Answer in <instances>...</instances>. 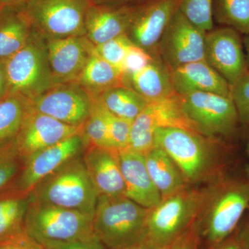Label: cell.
<instances>
[{
  "label": "cell",
  "mask_w": 249,
  "mask_h": 249,
  "mask_svg": "<svg viewBox=\"0 0 249 249\" xmlns=\"http://www.w3.org/2000/svg\"><path fill=\"white\" fill-rule=\"evenodd\" d=\"M155 142L171 157L189 186L211 184L236 161L230 144L191 129L157 127Z\"/></svg>",
  "instance_id": "cell-1"
},
{
  "label": "cell",
  "mask_w": 249,
  "mask_h": 249,
  "mask_svg": "<svg viewBox=\"0 0 249 249\" xmlns=\"http://www.w3.org/2000/svg\"><path fill=\"white\" fill-rule=\"evenodd\" d=\"M249 207V165L235 161L221 178L209 185L200 214L194 225L204 249L232 235Z\"/></svg>",
  "instance_id": "cell-2"
},
{
  "label": "cell",
  "mask_w": 249,
  "mask_h": 249,
  "mask_svg": "<svg viewBox=\"0 0 249 249\" xmlns=\"http://www.w3.org/2000/svg\"><path fill=\"white\" fill-rule=\"evenodd\" d=\"M209 185L187 186L150 209L145 240L170 248L193 229L204 206Z\"/></svg>",
  "instance_id": "cell-3"
},
{
  "label": "cell",
  "mask_w": 249,
  "mask_h": 249,
  "mask_svg": "<svg viewBox=\"0 0 249 249\" xmlns=\"http://www.w3.org/2000/svg\"><path fill=\"white\" fill-rule=\"evenodd\" d=\"M150 209L126 196H98L93 233L109 249H123L146 239Z\"/></svg>",
  "instance_id": "cell-4"
},
{
  "label": "cell",
  "mask_w": 249,
  "mask_h": 249,
  "mask_svg": "<svg viewBox=\"0 0 249 249\" xmlns=\"http://www.w3.org/2000/svg\"><path fill=\"white\" fill-rule=\"evenodd\" d=\"M29 196L31 201L75 210L92 217L98 197L83 155L69 160L42 179Z\"/></svg>",
  "instance_id": "cell-5"
},
{
  "label": "cell",
  "mask_w": 249,
  "mask_h": 249,
  "mask_svg": "<svg viewBox=\"0 0 249 249\" xmlns=\"http://www.w3.org/2000/svg\"><path fill=\"white\" fill-rule=\"evenodd\" d=\"M178 103L192 130L225 142L237 133L240 120L231 98L213 93L193 92L178 96Z\"/></svg>",
  "instance_id": "cell-6"
},
{
  "label": "cell",
  "mask_w": 249,
  "mask_h": 249,
  "mask_svg": "<svg viewBox=\"0 0 249 249\" xmlns=\"http://www.w3.org/2000/svg\"><path fill=\"white\" fill-rule=\"evenodd\" d=\"M9 92L32 101L55 86L47 40L34 30L24 47L4 62Z\"/></svg>",
  "instance_id": "cell-7"
},
{
  "label": "cell",
  "mask_w": 249,
  "mask_h": 249,
  "mask_svg": "<svg viewBox=\"0 0 249 249\" xmlns=\"http://www.w3.org/2000/svg\"><path fill=\"white\" fill-rule=\"evenodd\" d=\"M24 229L29 237L40 244L80 240L94 235L92 216L31 200L26 214Z\"/></svg>",
  "instance_id": "cell-8"
},
{
  "label": "cell",
  "mask_w": 249,
  "mask_h": 249,
  "mask_svg": "<svg viewBox=\"0 0 249 249\" xmlns=\"http://www.w3.org/2000/svg\"><path fill=\"white\" fill-rule=\"evenodd\" d=\"M90 0H27L23 9L45 40L85 36Z\"/></svg>",
  "instance_id": "cell-9"
},
{
  "label": "cell",
  "mask_w": 249,
  "mask_h": 249,
  "mask_svg": "<svg viewBox=\"0 0 249 249\" xmlns=\"http://www.w3.org/2000/svg\"><path fill=\"white\" fill-rule=\"evenodd\" d=\"M86 147L81 132L36 152L23 160L17 178L4 193L28 196L37 183L61 165L83 155Z\"/></svg>",
  "instance_id": "cell-10"
},
{
  "label": "cell",
  "mask_w": 249,
  "mask_h": 249,
  "mask_svg": "<svg viewBox=\"0 0 249 249\" xmlns=\"http://www.w3.org/2000/svg\"><path fill=\"white\" fill-rule=\"evenodd\" d=\"M206 32L177 10L165 28L157 47L160 58L170 70L190 62L204 60Z\"/></svg>",
  "instance_id": "cell-11"
},
{
  "label": "cell",
  "mask_w": 249,
  "mask_h": 249,
  "mask_svg": "<svg viewBox=\"0 0 249 249\" xmlns=\"http://www.w3.org/2000/svg\"><path fill=\"white\" fill-rule=\"evenodd\" d=\"M204 60L231 88L249 71L241 34L230 27L222 26L206 33Z\"/></svg>",
  "instance_id": "cell-12"
},
{
  "label": "cell",
  "mask_w": 249,
  "mask_h": 249,
  "mask_svg": "<svg viewBox=\"0 0 249 249\" xmlns=\"http://www.w3.org/2000/svg\"><path fill=\"white\" fill-rule=\"evenodd\" d=\"M31 103L37 112L76 127L86 122L91 105L89 95L76 83L55 85Z\"/></svg>",
  "instance_id": "cell-13"
},
{
  "label": "cell",
  "mask_w": 249,
  "mask_h": 249,
  "mask_svg": "<svg viewBox=\"0 0 249 249\" xmlns=\"http://www.w3.org/2000/svg\"><path fill=\"white\" fill-rule=\"evenodd\" d=\"M83 129V126L63 124L31 107L14 144L23 161L36 152L81 133Z\"/></svg>",
  "instance_id": "cell-14"
},
{
  "label": "cell",
  "mask_w": 249,
  "mask_h": 249,
  "mask_svg": "<svg viewBox=\"0 0 249 249\" xmlns=\"http://www.w3.org/2000/svg\"><path fill=\"white\" fill-rule=\"evenodd\" d=\"M180 0H142L126 34L134 45L153 54Z\"/></svg>",
  "instance_id": "cell-15"
},
{
  "label": "cell",
  "mask_w": 249,
  "mask_h": 249,
  "mask_svg": "<svg viewBox=\"0 0 249 249\" xmlns=\"http://www.w3.org/2000/svg\"><path fill=\"white\" fill-rule=\"evenodd\" d=\"M47 47L54 83L59 85L76 83L95 45L85 36L47 40Z\"/></svg>",
  "instance_id": "cell-16"
},
{
  "label": "cell",
  "mask_w": 249,
  "mask_h": 249,
  "mask_svg": "<svg viewBox=\"0 0 249 249\" xmlns=\"http://www.w3.org/2000/svg\"><path fill=\"white\" fill-rule=\"evenodd\" d=\"M141 1L134 4L91 3L85 18V36L96 46L126 34Z\"/></svg>",
  "instance_id": "cell-17"
},
{
  "label": "cell",
  "mask_w": 249,
  "mask_h": 249,
  "mask_svg": "<svg viewBox=\"0 0 249 249\" xmlns=\"http://www.w3.org/2000/svg\"><path fill=\"white\" fill-rule=\"evenodd\" d=\"M119 150L88 146L83 154L85 167L98 196H125Z\"/></svg>",
  "instance_id": "cell-18"
},
{
  "label": "cell",
  "mask_w": 249,
  "mask_h": 249,
  "mask_svg": "<svg viewBox=\"0 0 249 249\" xmlns=\"http://www.w3.org/2000/svg\"><path fill=\"white\" fill-rule=\"evenodd\" d=\"M118 153L125 196L145 209H153L161 200V196L147 171L143 154L127 148Z\"/></svg>",
  "instance_id": "cell-19"
},
{
  "label": "cell",
  "mask_w": 249,
  "mask_h": 249,
  "mask_svg": "<svg viewBox=\"0 0 249 249\" xmlns=\"http://www.w3.org/2000/svg\"><path fill=\"white\" fill-rule=\"evenodd\" d=\"M171 71L174 89L178 96L209 92L231 98V88L205 60L190 62Z\"/></svg>",
  "instance_id": "cell-20"
},
{
  "label": "cell",
  "mask_w": 249,
  "mask_h": 249,
  "mask_svg": "<svg viewBox=\"0 0 249 249\" xmlns=\"http://www.w3.org/2000/svg\"><path fill=\"white\" fill-rule=\"evenodd\" d=\"M125 82L148 103L162 102L178 95L174 89L171 71L157 55H154L145 68L125 78Z\"/></svg>",
  "instance_id": "cell-21"
},
{
  "label": "cell",
  "mask_w": 249,
  "mask_h": 249,
  "mask_svg": "<svg viewBox=\"0 0 249 249\" xmlns=\"http://www.w3.org/2000/svg\"><path fill=\"white\" fill-rule=\"evenodd\" d=\"M34 29L23 6L0 9V60L6 61L27 43Z\"/></svg>",
  "instance_id": "cell-22"
},
{
  "label": "cell",
  "mask_w": 249,
  "mask_h": 249,
  "mask_svg": "<svg viewBox=\"0 0 249 249\" xmlns=\"http://www.w3.org/2000/svg\"><path fill=\"white\" fill-rule=\"evenodd\" d=\"M144 157L147 171L161 199L189 186L178 165L161 147L155 145Z\"/></svg>",
  "instance_id": "cell-23"
},
{
  "label": "cell",
  "mask_w": 249,
  "mask_h": 249,
  "mask_svg": "<svg viewBox=\"0 0 249 249\" xmlns=\"http://www.w3.org/2000/svg\"><path fill=\"white\" fill-rule=\"evenodd\" d=\"M89 94L97 98L103 107L111 114L131 121L137 118L149 104L145 98L127 85L113 87L101 92Z\"/></svg>",
  "instance_id": "cell-24"
},
{
  "label": "cell",
  "mask_w": 249,
  "mask_h": 249,
  "mask_svg": "<svg viewBox=\"0 0 249 249\" xmlns=\"http://www.w3.org/2000/svg\"><path fill=\"white\" fill-rule=\"evenodd\" d=\"M75 83L89 93L127 85L124 73L98 56L94 50Z\"/></svg>",
  "instance_id": "cell-25"
},
{
  "label": "cell",
  "mask_w": 249,
  "mask_h": 249,
  "mask_svg": "<svg viewBox=\"0 0 249 249\" xmlns=\"http://www.w3.org/2000/svg\"><path fill=\"white\" fill-rule=\"evenodd\" d=\"M31 107L30 100L18 93L0 100V146L14 142Z\"/></svg>",
  "instance_id": "cell-26"
},
{
  "label": "cell",
  "mask_w": 249,
  "mask_h": 249,
  "mask_svg": "<svg viewBox=\"0 0 249 249\" xmlns=\"http://www.w3.org/2000/svg\"><path fill=\"white\" fill-rule=\"evenodd\" d=\"M30 202L29 195H0V240L26 232L24 220Z\"/></svg>",
  "instance_id": "cell-27"
},
{
  "label": "cell",
  "mask_w": 249,
  "mask_h": 249,
  "mask_svg": "<svg viewBox=\"0 0 249 249\" xmlns=\"http://www.w3.org/2000/svg\"><path fill=\"white\" fill-rule=\"evenodd\" d=\"M212 11L217 24L249 34V0H213Z\"/></svg>",
  "instance_id": "cell-28"
},
{
  "label": "cell",
  "mask_w": 249,
  "mask_h": 249,
  "mask_svg": "<svg viewBox=\"0 0 249 249\" xmlns=\"http://www.w3.org/2000/svg\"><path fill=\"white\" fill-rule=\"evenodd\" d=\"M158 127L155 108L152 103H149L132 121L127 149L143 155L146 153L155 145V130Z\"/></svg>",
  "instance_id": "cell-29"
},
{
  "label": "cell",
  "mask_w": 249,
  "mask_h": 249,
  "mask_svg": "<svg viewBox=\"0 0 249 249\" xmlns=\"http://www.w3.org/2000/svg\"><path fill=\"white\" fill-rule=\"evenodd\" d=\"M89 95L91 98V109L89 117L83 124L82 132L87 147L96 146L112 148L109 141L104 107L98 101L97 98Z\"/></svg>",
  "instance_id": "cell-30"
},
{
  "label": "cell",
  "mask_w": 249,
  "mask_h": 249,
  "mask_svg": "<svg viewBox=\"0 0 249 249\" xmlns=\"http://www.w3.org/2000/svg\"><path fill=\"white\" fill-rule=\"evenodd\" d=\"M213 0H180L178 9L196 27L204 32L213 29Z\"/></svg>",
  "instance_id": "cell-31"
},
{
  "label": "cell",
  "mask_w": 249,
  "mask_h": 249,
  "mask_svg": "<svg viewBox=\"0 0 249 249\" xmlns=\"http://www.w3.org/2000/svg\"><path fill=\"white\" fill-rule=\"evenodd\" d=\"M23 161L14 142L0 146V194L6 191L17 178Z\"/></svg>",
  "instance_id": "cell-32"
},
{
  "label": "cell",
  "mask_w": 249,
  "mask_h": 249,
  "mask_svg": "<svg viewBox=\"0 0 249 249\" xmlns=\"http://www.w3.org/2000/svg\"><path fill=\"white\" fill-rule=\"evenodd\" d=\"M132 45V41L127 34H124L101 45L95 46L94 52L123 73L124 58Z\"/></svg>",
  "instance_id": "cell-33"
},
{
  "label": "cell",
  "mask_w": 249,
  "mask_h": 249,
  "mask_svg": "<svg viewBox=\"0 0 249 249\" xmlns=\"http://www.w3.org/2000/svg\"><path fill=\"white\" fill-rule=\"evenodd\" d=\"M104 109L111 147L116 150L127 148L132 121L114 115Z\"/></svg>",
  "instance_id": "cell-34"
},
{
  "label": "cell",
  "mask_w": 249,
  "mask_h": 249,
  "mask_svg": "<svg viewBox=\"0 0 249 249\" xmlns=\"http://www.w3.org/2000/svg\"><path fill=\"white\" fill-rule=\"evenodd\" d=\"M231 98L240 124L249 129V71L231 87Z\"/></svg>",
  "instance_id": "cell-35"
},
{
  "label": "cell",
  "mask_w": 249,
  "mask_h": 249,
  "mask_svg": "<svg viewBox=\"0 0 249 249\" xmlns=\"http://www.w3.org/2000/svg\"><path fill=\"white\" fill-rule=\"evenodd\" d=\"M154 55L133 44L129 47L124 58L123 66L124 78L145 68L152 61Z\"/></svg>",
  "instance_id": "cell-36"
},
{
  "label": "cell",
  "mask_w": 249,
  "mask_h": 249,
  "mask_svg": "<svg viewBox=\"0 0 249 249\" xmlns=\"http://www.w3.org/2000/svg\"><path fill=\"white\" fill-rule=\"evenodd\" d=\"M40 245L45 249H109L95 235L80 240L45 242Z\"/></svg>",
  "instance_id": "cell-37"
},
{
  "label": "cell",
  "mask_w": 249,
  "mask_h": 249,
  "mask_svg": "<svg viewBox=\"0 0 249 249\" xmlns=\"http://www.w3.org/2000/svg\"><path fill=\"white\" fill-rule=\"evenodd\" d=\"M0 249H45L27 232L0 240Z\"/></svg>",
  "instance_id": "cell-38"
},
{
  "label": "cell",
  "mask_w": 249,
  "mask_h": 249,
  "mask_svg": "<svg viewBox=\"0 0 249 249\" xmlns=\"http://www.w3.org/2000/svg\"><path fill=\"white\" fill-rule=\"evenodd\" d=\"M170 249H201L194 227L177 241Z\"/></svg>",
  "instance_id": "cell-39"
},
{
  "label": "cell",
  "mask_w": 249,
  "mask_h": 249,
  "mask_svg": "<svg viewBox=\"0 0 249 249\" xmlns=\"http://www.w3.org/2000/svg\"><path fill=\"white\" fill-rule=\"evenodd\" d=\"M235 233L245 249H249V217L243 218Z\"/></svg>",
  "instance_id": "cell-40"
},
{
  "label": "cell",
  "mask_w": 249,
  "mask_h": 249,
  "mask_svg": "<svg viewBox=\"0 0 249 249\" xmlns=\"http://www.w3.org/2000/svg\"><path fill=\"white\" fill-rule=\"evenodd\" d=\"M207 249H245V248L241 243L235 232L232 235L222 241L220 243Z\"/></svg>",
  "instance_id": "cell-41"
},
{
  "label": "cell",
  "mask_w": 249,
  "mask_h": 249,
  "mask_svg": "<svg viewBox=\"0 0 249 249\" xmlns=\"http://www.w3.org/2000/svg\"><path fill=\"white\" fill-rule=\"evenodd\" d=\"M9 93V83L6 77L4 62L0 60V100Z\"/></svg>",
  "instance_id": "cell-42"
},
{
  "label": "cell",
  "mask_w": 249,
  "mask_h": 249,
  "mask_svg": "<svg viewBox=\"0 0 249 249\" xmlns=\"http://www.w3.org/2000/svg\"><path fill=\"white\" fill-rule=\"evenodd\" d=\"M170 248H165V247H160L154 245L151 242L146 240L139 242V243L134 244L133 245L129 246V247H125L123 249H170Z\"/></svg>",
  "instance_id": "cell-43"
},
{
  "label": "cell",
  "mask_w": 249,
  "mask_h": 249,
  "mask_svg": "<svg viewBox=\"0 0 249 249\" xmlns=\"http://www.w3.org/2000/svg\"><path fill=\"white\" fill-rule=\"evenodd\" d=\"M135 1H142V0H90L93 4H130V2Z\"/></svg>",
  "instance_id": "cell-44"
},
{
  "label": "cell",
  "mask_w": 249,
  "mask_h": 249,
  "mask_svg": "<svg viewBox=\"0 0 249 249\" xmlns=\"http://www.w3.org/2000/svg\"><path fill=\"white\" fill-rule=\"evenodd\" d=\"M27 0H0V9L6 6H20L25 4Z\"/></svg>",
  "instance_id": "cell-45"
},
{
  "label": "cell",
  "mask_w": 249,
  "mask_h": 249,
  "mask_svg": "<svg viewBox=\"0 0 249 249\" xmlns=\"http://www.w3.org/2000/svg\"><path fill=\"white\" fill-rule=\"evenodd\" d=\"M244 46L246 51V58H247V65L249 69V34L245 36L243 40Z\"/></svg>",
  "instance_id": "cell-46"
},
{
  "label": "cell",
  "mask_w": 249,
  "mask_h": 249,
  "mask_svg": "<svg viewBox=\"0 0 249 249\" xmlns=\"http://www.w3.org/2000/svg\"><path fill=\"white\" fill-rule=\"evenodd\" d=\"M248 211H249V207Z\"/></svg>",
  "instance_id": "cell-47"
}]
</instances>
